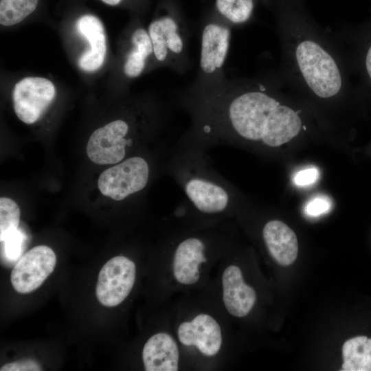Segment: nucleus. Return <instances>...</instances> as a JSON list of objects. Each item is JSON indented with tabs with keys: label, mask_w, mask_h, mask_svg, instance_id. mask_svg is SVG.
Segmentation results:
<instances>
[{
	"label": "nucleus",
	"mask_w": 371,
	"mask_h": 371,
	"mask_svg": "<svg viewBox=\"0 0 371 371\" xmlns=\"http://www.w3.org/2000/svg\"><path fill=\"white\" fill-rule=\"evenodd\" d=\"M231 29L229 25L211 22L203 28L199 57V87H207L223 81V67L229 53Z\"/></svg>",
	"instance_id": "6"
},
{
	"label": "nucleus",
	"mask_w": 371,
	"mask_h": 371,
	"mask_svg": "<svg viewBox=\"0 0 371 371\" xmlns=\"http://www.w3.org/2000/svg\"><path fill=\"white\" fill-rule=\"evenodd\" d=\"M177 337L183 346H194L207 357L215 356L223 341L219 324L205 313L196 315L191 321L182 322L177 329Z\"/></svg>",
	"instance_id": "13"
},
{
	"label": "nucleus",
	"mask_w": 371,
	"mask_h": 371,
	"mask_svg": "<svg viewBox=\"0 0 371 371\" xmlns=\"http://www.w3.org/2000/svg\"><path fill=\"white\" fill-rule=\"evenodd\" d=\"M142 357L146 371L179 370V348L168 333L161 332L151 336L144 346Z\"/></svg>",
	"instance_id": "15"
},
{
	"label": "nucleus",
	"mask_w": 371,
	"mask_h": 371,
	"mask_svg": "<svg viewBox=\"0 0 371 371\" xmlns=\"http://www.w3.org/2000/svg\"><path fill=\"white\" fill-rule=\"evenodd\" d=\"M56 256L48 246L38 245L26 252L17 261L10 274L14 289L22 294L37 289L53 272Z\"/></svg>",
	"instance_id": "10"
},
{
	"label": "nucleus",
	"mask_w": 371,
	"mask_h": 371,
	"mask_svg": "<svg viewBox=\"0 0 371 371\" xmlns=\"http://www.w3.org/2000/svg\"><path fill=\"white\" fill-rule=\"evenodd\" d=\"M319 177L318 170L315 168H308L296 173L293 181L298 186H305L313 183Z\"/></svg>",
	"instance_id": "26"
},
{
	"label": "nucleus",
	"mask_w": 371,
	"mask_h": 371,
	"mask_svg": "<svg viewBox=\"0 0 371 371\" xmlns=\"http://www.w3.org/2000/svg\"><path fill=\"white\" fill-rule=\"evenodd\" d=\"M188 30L172 16L153 20L149 25L154 58L161 65L183 74L190 63L188 54Z\"/></svg>",
	"instance_id": "5"
},
{
	"label": "nucleus",
	"mask_w": 371,
	"mask_h": 371,
	"mask_svg": "<svg viewBox=\"0 0 371 371\" xmlns=\"http://www.w3.org/2000/svg\"><path fill=\"white\" fill-rule=\"evenodd\" d=\"M25 236L18 229L9 233L1 241L3 243V252L7 260H16L22 252Z\"/></svg>",
	"instance_id": "23"
},
{
	"label": "nucleus",
	"mask_w": 371,
	"mask_h": 371,
	"mask_svg": "<svg viewBox=\"0 0 371 371\" xmlns=\"http://www.w3.org/2000/svg\"><path fill=\"white\" fill-rule=\"evenodd\" d=\"M152 172V164L146 157L131 156L102 172L98 186L104 196L122 201L144 190Z\"/></svg>",
	"instance_id": "4"
},
{
	"label": "nucleus",
	"mask_w": 371,
	"mask_h": 371,
	"mask_svg": "<svg viewBox=\"0 0 371 371\" xmlns=\"http://www.w3.org/2000/svg\"><path fill=\"white\" fill-rule=\"evenodd\" d=\"M203 235L190 234L178 240L173 251L172 271L180 284L191 285L200 278L199 267L207 262L208 240Z\"/></svg>",
	"instance_id": "12"
},
{
	"label": "nucleus",
	"mask_w": 371,
	"mask_h": 371,
	"mask_svg": "<svg viewBox=\"0 0 371 371\" xmlns=\"http://www.w3.org/2000/svg\"><path fill=\"white\" fill-rule=\"evenodd\" d=\"M38 1L1 0V25L3 26H11L19 23L35 10Z\"/></svg>",
	"instance_id": "20"
},
{
	"label": "nucleus",
	"mask_w": 371,
	"mask_h": 371,
	"mask_svg": "<svg viewBox=\"0 0 371 371\" xmlns=\"http://www.w3.org/2000/svg\"><path fill=\"white\" fill-rule=\"evenodd\" d=\"M41 367L37 361L33 359H22L3 365L1 371H39Z\"/></svg>",
	"instance_id": "24"
},
{
	"label": "nucleus",
	"mask_w": 371,
	"mask_h": 371,
	"mask_svg": "<svg viewBox=\"0 0 371 371\" xmlns=\"http://www.w3.org/2000/svg\"><path fill=\"white\" fill-rule=\"evenodd\" d=\"M223 301L227 312L234 317H243L255 304V290L244 281L240 269L234 265L227 267L222 275Z\"/></svg>",
	"instance_id": "14"
},
{
	"label": "nucleus",
	"mask_w": 371,
	"mask_h": 371,
	"mask_svg": "<svg viewBox=\"0 0 371 371\" xmlns=\"http://www.w3.org/2000/svg\"><path fill=\"white\" fill-rule=\"evenodd\" d=\"M130 40L131 47L126 54L123 71L126 77L135 78L145 69L148 58L154 56L153 48L148 30L144 28L134 30Z\"/></svg>",
	"instance_id": "18"
},
{
	"label": "nucleus",
	"mask_w": 371,
	"mask_h": 371,
	"mask_svg": "<svg viewBox=\"0 0 371 371\" xmlns=\"http://www.w3.org/2000/svg\"><path fill=\"white\" fill-rule=\"evenodd\" d=\"M262 238L272 258L282 266L294 262L298 254V243L295 232L278 220L268 221L262 229Z\"/></svg>",
	"instance_id": "17"
},
{
	"label": "nucleus",
	"mask_w": 371,
	"mask_h": 371,
	"mask_svg": "<svg viewBox=\"0 0 371 371\" xmlns=\"http://www.w3.org/2000/svg\"><path fill=\"white\" fill-rule=\"evenodd\" d=\"M76 27L90 44L89 49L80 57L78 65L83 71H94L102 65L106 52L102 23L96 16L85 14L78 19Z\"/></svg>",
	"instance_id": "16"
},
{
	"label": "nucleus",
	"mask_w": 371,
	"mask_h": 371,
	"mask_svg": "<svg viewBox=\"0 0 371 371\" xmlns=\"http://www.w3.org/2000/svg\"><path fill=\"white\" fill-rule=\"evenodd\" d=\"M136 275L135 263L124 256L108 260L100 269L95 287L99 302L106 307L121 304L131 291Z\"/></svg>",
	"instance_id": "9"
},
{
	"label": "nucleus",
	"mask_w": 371,
	"mask_h": 371,
	"mask_svg": "<svg viewBox=\"0 0 371 371\" xmlns=\"http://www.w3.org/2000/svg\"><path fill=\"white\" fill-rule=\"evenodd\" d=\"M346 55L360 96L371 100V22L335 34Z\"/></svg>",
	"instance_id": "7"
},
{
	"label": "nucleus",
	"mask_w": 371,
	"mask_h": 371,
	"mask_svg": "<svg viewBox=\"0 0 371 371\" xmlns=\"http://www.w3.org/2000/svg\"><path fill=\"white\" fill-rule=\"evenodd\" d=\"M207 151L177 141L170 145L165 174L180 187L188 208L204 216H224L237 203L232 186L212 166Z\"/></svg>",
	"instance_id": "3"
},
{
	"label": "nucleus",
	"mask_w": 371,
	"mask_h": 371,
	"mask_svg": "<svg viewBox=\"0 0 371 371\" xmlns=\"http://www.w3.org/2000/svg\"><path fill=\"white\" fill-rule=\"evenodd\" d=\"M222 83L191 89L177 98L190 117L177 142L207 151L238 143L276 148L306 129L300 111L284 100L280 77Z\"/></svg>",
	"instance_id": "1"
},
{
	"label": "nucleus",
	"mask_w": 371,
	"mask_h": 371,
	"mask_svg": "<svg viewBox=\"0 0 371 371\" xmlns=\"http://www.w3.org/2000/svg\"><path fill=\"white\" fill-rule=\"evenodd\" d=\"M280 78L313 100L361 99L344 50L335 37L302 16H284L278 25Z\"/></svg>",
	"instance_id": "2"
},
{
	"label": "nucleus",
	"mask_w": 371,
	"mask_h": 371,
	"mask_svg": "<svg viewBox=\"0 0 371 371\" xmlns=\"http://www.w3.org/2000/svg\"><path fill=\"white\" fill-rule=\"evenodd\" d=\"M342 371H371V338L357 336L342 346Z\"/></svg>",
	"instance_id": "19"
},
{
	"label": "nucleus",
	"mask_w": 371,
	"mask_h": 371,
	"mask_svg": "<svg viewBox=\"0 0 371 371\" xmlns=\"http://www.w3.org/2000/svg\"><path fill=\"white\" fill-rule=\"evenodd\" d=\"M216 7L231 24L242 25L251 18L253 0H216Z\"/></svg>",
	"instance_id": "21"
},
{
	"label": "nucleus",
	"mask_w": 371,
	"mask_h": 371,
	"mask_svg": "<svg viewBox=\"0 0 371 371\" xmlns=\"http://www.w3.org/2000/svg\"><path fill=\"white\" fill-rule=\"evenodd\" d=\"M56 93L54 84L41 77H26L19 81L12 93L15 113L23 122H36L52 102Z\"/></svg>",
	"instance_id": "11"
},
{
	"label": "nucleus",
	"mask_w": 371,
	"mask_h": 371,
	"mask_svg": "<svg viewBox=\"0 0 371 371\" xmlns=\"http://www.w3.org/2000/svg\"><path fill=\"white\" fill-rule=\"evenodd\" d=\"M20 209L15 201L7 197L0 199V240L18 229Z\"/></svg>",
	"instance_id": "22"
},
{
	"label": "nucleus",
	"mask_w": 371,
	"mask_h": 371,
	"mask_svg": "<svg viewBox=\"0 0 371 371\" xmlns=\"http://www.w3.org/2000/svg\"><path fill=\"white\" fill-rule=\"evenodd\" d=\"M329 201L323 197H316L310 201L305 207V212L312 216H317L328 212Z\"/></svg>",
	"instance_id": "25"
},
{
	"label": "nucleus",
	"mask_w": 371,
	"mask_h": 371,
	"mask_svg": "<svg viewBox=\"0 0 371 371\" xmlns=\"http://www.w3.org/2000/svg\"><path fill=\"white\" fill-rule=\"evenodd\" d=\"M135 143L136 139L131 133L130 123L117 119L91 135L86 151L88 157L95 164H118L124 160L127 150L133 148Z\"/></svg>",
	"instance_id": "8"
},
{
	"label": "nucleus",
	"mask_w": 371,
	"mask_h": 371,
	"mask_svg": "<svg viewBox=\"0 0 371 371\" xmlns=\"http://www.w3.org/2000/svg\"><path fill=\"white\" fill-rule=\"evenodd\" d=\"M104 3L111 5H115L118 4L121 0H102Z\"/></svg>",
	"instance_id": "27"
}]
</instances>
